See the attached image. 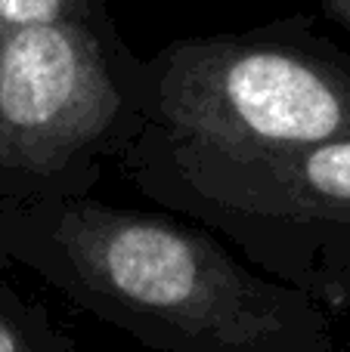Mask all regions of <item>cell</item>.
I'll use <instances>...</instances> for the list:
<instances>
[{"label": "cell", "instance_id": "obj_1", "mask_svg": "<svg viewBox=\"0 0 350 352\" xmlns=\"http://www.w3.org/2000/svg\"><path fill=\"white\" fill-rule=\"evenodd\" d=\"M0 266L25 269L146 352H329L316 300L177 213L93 195L0 204Z\"/></svg>", "mask_w": 350, "mask_h": 352}, {"label": "cell", "instance_id": "obj_2", "mask_svg": "<svg viewBox=\"0 0 350 352\" xmlns=\"http://www.w3.org/2000/svg\"><path fill=\"white\" fill-rule=\"evenodd\" d=\"M146 124L186 148L279 158L350 140V56L285 16L171 41L146 59Z\"/></svg>", "mask_w": 350, "mask_h": 352}, {"label": "cell", "instance_id": "obj_3", "mask_svg": "<svg viewBox=\"0 0 350 352\" xmlns=\"http://www.w3.org/2000/svg\"><path fill=\"white\" fill-rule=\"evenodd\" d=\"M115 170L264 275L320 306L350 303V140L279 158H227L177 146L146 124Z\"/></svg>", "mask_w": 350, "mask_h": 352}, {"label": "cell", "instance_id": "obj_4", "mask_svg": "<svg viewBox=\"0 0 350 352\" xmlns=\"http://www.w3.org/2000/svg\"><path fill=\"white\" fill-rule=\"evenodd\" d=\"M146 127V59L115 19L0 34V204L93 195Z\"/></svg>", "mask_w": 350, "mask_h": 352}, {"label": "cell", "instance_id": "obj_5", "mask_svg": "<svg viewBox=\"0 0 350 352\" xmlns=\"http://www.w3.org/2000/svg\"><path fill=\"white\" fill-rule=\"evenodd\" d=\"M0 352H81L41 303L0 278Z\"/></svg>", "mask_w": 350, "mask_h": 352}, {"label": "cell", "instance_id": "obj_6", "mask_svg": "<svg viewBox=\"0 0 350 352\" xmlns=\"http://www.w3.org/2000/svg\"><path fill=\"white\" fill-rule=\"evenodd\" d=\"M109 16L105 0H0V34L25 25Z\"/></svg>", "mask_w": 350, "mask_h": 352}, {"label": "cell", "instance_id": "obj_7", "mask_svg": "<svg viewBox=\"0 0 350 352\" xmlns=\"http://www.w3.org/2000/svg\"><path fill=\"white\" fill-rule=\"evenodd\" d=\"M320 6L332 22H338L341 28L350 31V0H320Z\"/></svg>", "mask_w": 350, "mask_h": 352}]
</instances>
